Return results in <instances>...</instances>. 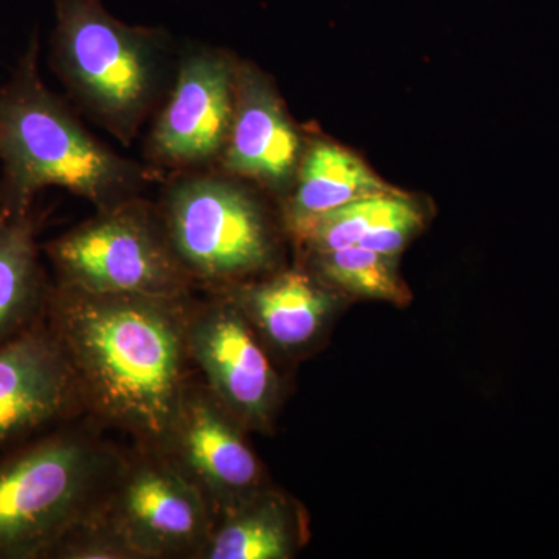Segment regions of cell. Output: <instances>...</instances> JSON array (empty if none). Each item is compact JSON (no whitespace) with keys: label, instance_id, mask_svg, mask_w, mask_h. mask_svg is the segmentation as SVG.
Instances as JSON below:
<instances>
[{"label":"cell","instance_id":"19","mask_svg":"<svg viewBox=\"0 0 559 559\" xmlns=\"http://www.w3.org/2000/svg\"><path fill=\"white\" fill-rule=\"evenodd\" d=\"M50 558L138 559L112 525L95 509L60 540Z\"/></svg>","mask_w":559,"mask_h":559},{"label":"cell","instance_id":"3","mask_svg":"<svg viewBox=\"0 0 559 559\" xmlns=\"http://www.w3.org/2000/svg\"><path fill=\"white\" fill-rule=\"evenodd\" d=\"M51 2L58 75L72 97L128 145L159 98L167 38L116 20L102 0Z\"/></svg>","mask_w":559,"mask_h":559},{"label":"cell","instance_id":"17","mask_svg":"<svg viewBox=\"0 0 559 559\" xmlns=\"http://www.w3.org/2000/svg\"><path fill=\"white\" fill-rule=\"evenodd\" d=\"M409 202L401 193L353 201L319 216L296 237L307 242L316 255H325L334 250L359 245L367 231L392 218Z\"/></svg>","mask_w":559,"mask_h":559},{"label":"cell","instance_id":"16","mask_svg":"<svg viewBox=\"0 0 559 559\" xmlns=\"http://www.w3.org/2000/svg\"><path fill=\"white\" fill-rule=\"evenodd\" d=\"M293 546L285 506L255 495L223 514L201 558L286 559Z\"/></svg>","mask_w":559,"mask_h":559},{"label":"cell","instance_id":"9","mask_svg":"<svg viewBox=\"0 0 559 559\" xmlns=\"http://www.w3.org/2000/svg\"><path fill=\"white\" fill-rule=\"evenodd\" d=\"M187 348L231 417L248 423L270 417L277 378L237 305L210 304L189 316Z\"/></svg>","mask_w":559,"mask_h":559},{"label":"cell","instance_id":"6","mask_svg":"<svg viewBox=\"0 0 559 559\" xmlns=\"http://www.w3.org/2000/svg\"><path fill=\"white\" fill-rule=\"evenodd\" d=\"M164 223L194 280L229 283L271 263L272 242L255 200L221 176L176 180L165 194Z\"/></svg>","mask_w":559,"mask_h":559},{"label":"cell","instance_id":"4","mask_svg":"<svg viewBox=\"0 0 559 559\" xmlns=\"http://www.w3.org/2000/svg\"><path fill=\"white\" fill-rule=\"evenodd\" d=\"M100 452L58 433L0 460V559L50 558L97 509Z\"/></svg>","mask_w":559,"mask_h":559},{"label":"cell","instance_id":"18","mask_svg":"<svg viewBox=\"0 0 559 559\" xmlns=\"http://www.w3.org/2000/svg\"><path fill=\"white\" fill-rule=\"evenodd\" d=\"M392 257L355 245L319 257L320 270L330 282L359 296L407 304L409 293L401 285Z\"/></svg>","mask_w":559,"mask_h":559},{"label":"cell","instance_id":"1","mask_svg":"<svg viewBox=\"0 0 559 559\" xmlns=\"http://www.w3.org/2000/svg\"><path fill=\"white\" fill-rule=\"evenodd\" d=\"M183 300L97 294L57 285L46 316L81 395L119 428L167 448L186 399Z\"/></svg>","mask_w":559,"mask_h":559},{"label":"cell","instance_id":"11","mask_svg":"<svg viewBox=\"0 0 559 559\" xmlns=\"http://www.w3.org/2000/svg\"><path fill=\"white\" fill-rule=\"evenodd\" d=\"M80 395L75 371L49 323L0 344V447L62 417Z\"/></svg>","mask_w":559,"mask_h":559},{"label":"cell","instance_id":"8","mask_svg":"<svg viewBox=\"0 0 559 559\" xmlns=\"http://www.w3.org/2000/svg\"><path fill=\"white\" fill-rule=\"evenodd\" d=\"M235 68L226 55L210 49L182 58L151 132L150 154L157 164L197 168L221 157L234 120Z\"/></svg>","mask_w":559,"mask_h":559},{"label":"cell","instance_id":"13","mask_svg":"<svg viewBox=\"0 0 559 559\" xmlns=\"http://www.w3.org/2000/svg\"><path fill=\"white\" fill-rule=\"evenodd\" d=\"M400 193L358 159L329 142L312 143L300 160L288 221L294 235L331 210L380 194Z\"/></svg>","mask_w":559,"mask_h":559},{"label":"cell","instance_id":"5","mask_svg":"<svg viewBox=\"0 0 559 559\" xmlns=\"http://www.w3.org/2000/svg\"><path fill=\"white\" fill-rule=\"evenodd\" d=\"M57 285L97 294L186 300L194 278L173 248L164 219L135 198L46 246Z\"/></svg>","mask_w":559,"mask_h":559},{"label":"cell","instance_id":"10","mask_svg":"<svg viewBox=\"0 0 559 559\" xmlns=\"http://www.w3.org/2000/svg\"><path fill=\"white\" fill-rule=\"evenodd\" d=\"M230 417L212 393L187 390L164 450L221 516L253 498L261 480L259 460Z\"/></svg>","mask_w":559,"mask_h":559},{"label":"cell","instance_id":"7","mask_svg":"<svg viewBox=\"0 0 559 559\" xmlns=\"http://www.w3.org/2000/svg\"><path fill=\"white\" fill-rule=\"evenodd\" d=\"M98 510L138 559L201 558L216 524L205 496L171 460L132 466Z\"/></svg>","mask_w":559,"mask_h":559},{"label":"cell","instance_id":"15","mask_svg":"<svg viewBox=\"0 0 559 559\" xmlns=\"http://www.w3.org/2000/svg\"><path fill=\"white\" fill-rule=\"evenodd\" d=\"M231 304L280 348L308 344L329 316L331 299L307 275L288 272L280 277L241 290Z\"/></svg>","mask_w":559,"mask_h":559},{"label":"cell","instance_id":"12","mask_svg":"<svg viewBox=\"0 0 559 559\" xmlns=\"http://www.w3.org/2000/svg\"><path fill=\"white\" fill-rule=\"evenodd\" d=\"M224 170L282 189L297 173L300 138L260 73L235 68V109L221 154Z\"/></svg>","mask_w":559,"mask_h":559},{"label":"cell","instance_id":"14","mask_svg":"<svg viewBox=\"0 0 559 559\" xmlns=\"http://www.w3.org/2000/svg\"><path fill=\"white\" fill-rule=\"evenodd\" d=\"M49 293L32 212L0 210V344L39 322Z\"/></svg>","mask_w":559,"mask_h":559},{"label":"cell","instance_id":"20","mask_svg":"<svg viewBox=\"0 0 559 559\" xmlns=\"http://www.w3.org/2000/svg\"><path fill=\"white\" fill-rule=\"evenodd\" d=\"M423 216L414 202L364 235L359 246L382 255L395 257L407 240L421 227Z\"/></svg>","mask_w":559,"mask_h":559},{"label":"cell","instance_id":"2","mask_svg":"<svg viewBox=\"0 0 559 559\" xmlns=\"http://www.w3.org/2000/svg\"><path fill=\"white\" fill-rule=\"evenodd\" d=\"M33 38L13 75L0 86V210L32 212L39 191L58 187L108 209L134 198L153 179L84 130L40 79Z\"/></svg>","mask_w":559,"mask_h":559}]
</instances>
